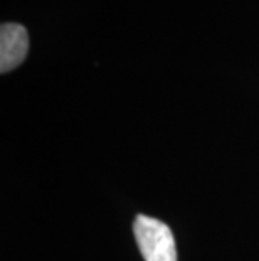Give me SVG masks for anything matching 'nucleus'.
I'll list each match as a JSON object with an SVG mask.
<instances>
[{
    "label": "nucleus",
    "instance_id": "nucleus-2",
    "mask_svg": "<svg viewBox=\"0 0 259 261\" xmlns=\"http://www.w3.org/2000/svg\"><path fill=\"white\" fill-rule=\"evenodd\" d=\"M29 53V36L24 25L5 22L0 27V73L5 74L24 63Z\"/></svg>",
    "mask_w": 259,
    "mask_h": 261
},
{
    "label": "nucleus",
    "instance_id": "nucleus-1",
    "mask_svg": "<svg viewBox=\"0 0 259 261\" xmlns=\"http://www.w3.org/2000/svg\"><path fill=\"white\" fill-rule=\"evenodd\" d=\"M135 240L145 261H177V246L170 227L155 218L136 216Z\"/></svg>",
    "mask_w": 259,
    "mask_h": 261
}]
</instances>
